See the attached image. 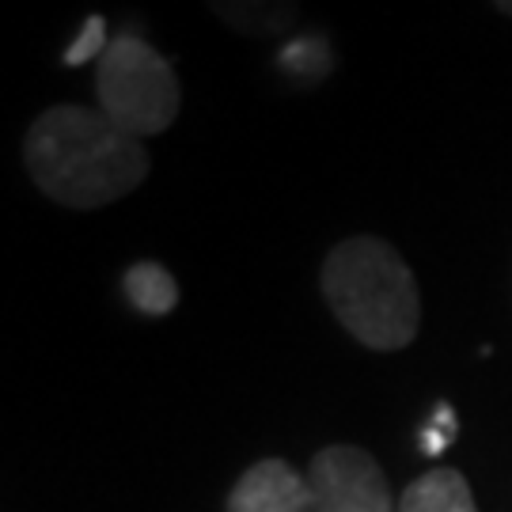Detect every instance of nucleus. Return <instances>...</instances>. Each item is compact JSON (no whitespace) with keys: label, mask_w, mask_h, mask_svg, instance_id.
Returning a JSON list of instances; mask_svg holds the SVG:
<instances>
[{"label":"nucleus","mask_w":512,"mask_h":512,"mask_svg":"<svg viewBox=\"0 0 512 512\" xmlns=\"http://www.w3.org/2000/svg\"><path fill=\"white\" fill-rule=\"evenodd\" d=\"M304 512H399L384 467L361 444H327L308 463Z\"/></svg>","instance_id":"nucleus-4"},{"label":"nucleus","mask_w":512,"mask_h":512,"mask_svg":"<svg viewBox=\"0 0 512 512\" xmlns=\"http://www.w3.org/2000/svg\"><path fill=\"white\" fill-rule=\"evenodd\" d=\"M319 289L353 342L399 353L421 330V293L410 262L380 236L334 243L319 270Z\"/></svg>","instance_id":"nucleus-2"},{"label":"nucleus","mask_w":512,"mask_h":512,"mask_svg":"<svg viewBox=\"0 0 512 512\" xmlns=\"http://www.w3.org/2000/svg\"><path fill=\"white\" fill-rule=\"evenodd\" d=\"M205 8L228 31L255 42L285 38L300 19V0H205Z\"/></svg>","instance_id":"nucleus-6"},{"label":"nucleus","mask_w":512,"mask_h":512,"mask_svg":"<svg viewBox=\"0 0 512 512\" xmlns=\"http://www.w3.org/2000/svg\"><path fill=\"white\" fill-rule=\"evenodd\" d=\"M107 46H110V38H107V23H103V16H88L84 31H80V38H73V42H69V50H65V57H61V61H65V65L99 61Z\"/></svg>","instance_id":"nucleus-9"},{"label":"nucleus","mask_w":512,"mask_h":512,"mask_svg":"<svg viewBox=\"0 0 512 512\" xmlns=\"http://www.w3.org/2000/svg\"><path fill=\"white\" fill-rule=\"evenodd\" d=\"M23 167L42 198L65 209H103L148 179L145 141L118 129L103 110L80 103L46 107L23 133Z\"/></svg>","instance_id":"nucleus-1"},{"label":"nucleus","mask_w":512,"mask_h":512,"mask_svg":"<svg viewBox=\"0 0 512 512\" xmlns=\"http://www.w3.org/2000/svg\"><path fill=\"white\" fill-rule=\"evenodd\" d=\"M122 289H126L129 304L141 315H152V319L171 315L179 308V281L160 262H133L122 277Z\"/></svg>","instance_id":"nucleus-8"},{"label":"nucleus","mask_w":512,"mask_h":512,"mask_svg":"<svg viewBox=\"0 0 512 512\" xmlns=\"http://www.w3.org/2000/svg\"><path fill=\"white\" fill-rule=\"evenodd\" d=\"M490 4H494V8L501 12V16H509V19H512V0H490Z\"/></svg>","instance_id":"nucleus-10"},{"label":"nucleus","mask_w":512,"mask_h":512,"mask_svg":"<svg viewBox=\"0 0 512 512\" xmlns=\"http://www.w3.org/2000/svg\"><path fill=\"white\" fill-rule=\"evenodd\" d=\"M399 512H478L471 482L456 467H433L399 497Z\"/></svg>","instance_id":"nucleus-7"},{"label":"nucleus","mask_w":512,"mask_h":512,"mask_svg":"<svg viewBox=\"0 0 512 512\" xmlns=\"http://www.w3.org/2000/svg\"><path fill=\"white\" fill-rule=\"evenodd\" d=\"M95 99L114 126L148 141L175 126L183 110V84L156 46L122 31L95 61Z\"/></svg>","instance_id":"nucleus-3"},{"label":"nucleus","mask_w":512,"mask_h":512,"mask_svg":"<svg viewBox=\"0 0 512 512\" xmlns=\"http://www.w3.org/2000/svg\"><path fill=\"white\" fill-rule=\"evenodd\" d=\"M228 512H304L308 475L293 471L285 459H258L236 478L228 494Z\"/></svg>","instance_id":"nucleus-5"}]
</instances>
